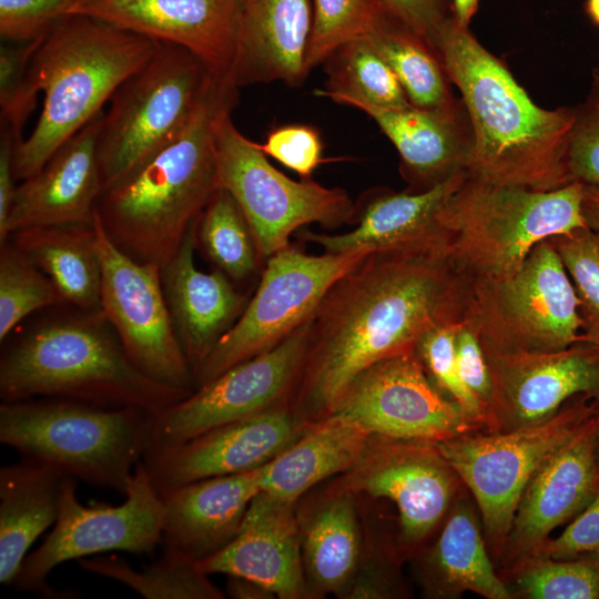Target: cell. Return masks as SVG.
<instances>
[{"label":"cell","mask_w":599,"mask_h":599,"mask_svg":"<svg viewBox=\"0 0 599 599\" xmlns=\"http://www.w3.org/2000/svg\"><path fill=\"white\" fill-rule=\"evenodd\" d=\"M378 1L390 13L420 35L434 52L440 33L455 18L451 0Z\"/></svg>","instance_id":"obj_50"},{"label":"cell","mask_w":599,"mask_h":599,"mask_svg":"<svg viewBox=\"0 0 599 599\" xmlns=\"http://www.w3.org/2000/svg\"><path fill=\"white\" fill-rule=\"evenodd\" d=\"M215 77L191 51L160 42L115 90L103 114L98 139L103 186L176 136Z\"/></svg>","instance_id":"obj_9"},{"label":"cell","mask_w":599,"mask_h":599,"mask_svg":"<svg viewBox=\"0 0 599 599\" xmlns=\"http://www.w3.org/2000/svg\"><path fill=\"white\" fill-rule=\"evenodd\" d=\"M19 143L12 130L0 124V244L7 240V224L18 187L14 152Z\"/></svg>","instance_id":"obj_51"},{"label":"cell","mask_w":599,"mask_h":599,"mask_svg":"<svg viewBox=\"0 0 599 599\" xmlns=\"http://www.w3.org/2000/svg\"><path fill=\"white\" fill-rule=\"evenodd\" d=\"M103 114V111L98 113L63 142L34 174L18 184L7 240L24 227L93 222L103 187L98 156Z\"/></svg>","instance_id":"obj_22"},{"label":"cell","mask_w":599,"mask_h":599,"mask_svg":"<svg viewBox=\"0 0 599 599\" xmlns=\"http://www.w3.org/2000/svg\"><path fill=\"white\" fill-rule=\"evenodd\" d=\"M296 505L260 491L223 549L199 561L209 573L255 581L281 599H309Z\"/></svg>","instance_id":"obj_23"},{"label":"cell","mask_w":599,"mask_h":599,"mask_svg":"<svg viewBox=\"0 0 599 599\" xmlns=\"http://www.w3.org/2000/svg\"><path fill=\"white\" fill-rule=\"evenodd\" d=\"M75 483L64 479L58 519L23 560L13 583L17 589L59 597L47 582L59 565L114 550L150 555L162 542L163 504L142 461L120 505L85 506L78 499Z\"/></svg>","instance_id":"obj_13"},{"label":"cell","mask_w":599,"mask_h":599,"mask_svg":"<svg viewBox=\"0 0 599 599\" xmlns=\"http://www.w3.org/2000/svg\"><path fill=\"white\" fill-rule=\"evenodd\" d=\"M365 39L394 71L414 106L467 116L434 50L402 20L386 10Z\"/></svg>","instance_id":"obj_34"},{"label":"cell","mask_w":599,"mask_h":599,"mask_svg":"<svg viewBox=\"0 0 599 599\" xmlns=\"http://www.w3.org/2000/svg\"><path fill=\"white\" fill-rule=\"evenodd\" d=\"M80 0H0L3 41H30L44 35L60 20L75 13Z\"/></svg>","instance_id":"obj_46"},{"label":"cell","mask_w":599,"mask_h":599,"mask_svg":"<svg viewBox=\"0 0 599 599\" xmlns=\"http://www.w3.org/2000/svg\"><path fill=\"white\" fill-rule=\"evenodd\" d=\"M593 413L595 397L579 395L538 424L436 444L476 502L494 560L501 562L517 506L536 469Z\"/></svg>","instance_id":"obj_10"},{"label":"cell","mask_w":599,"mask_h":599,"mask_svg":"<svg viewBox=\"0 0 599 599\" xmlns=\"http://www.w3.org/2000/svg\"><path fill=\"white\" fill-rule=\"evenodd\" d=\"M311 321L275 347L230 367L154 416L146 453L183 444L286 400L305 357Z\"/></svg>","instance_id":"obj_17"},{"label":"cell","mask_w":599,"mask_h":599,"mask_svg":"<svg viewBox=\"0 0 599 599\" xmlns=\"http://www.w3.org/2000/svg\"><path fill=\"white\" fill-rule=\"evenodd\" d=\"M599 489L596 418L592 416L549 454L517 506L501 558L506 569L534 554L559 526L573 519Z\"/></svg>","instance_id":"obj_20"},{"label":"cell","mask_w":599,"mask_h":599,"mask_svg":"<svg viewBox=\"0 0 599 599\" xmlns=\"http://www.w3.org/2000/svg\"><path fill=\"white\" fill-rule=\"evenodd\" d=\"M159 43L85 14H71L55 23L42 37L30 65L43 105L31 134L16 148L17 180L34 174L63 142L103 111Z\"/></svg>","instance_id":"obj_5"},{"label":"cell","mask_w":599,"mask_h":599,"mask_svg":"<svg viewBox=\"0 0 599 599\" xmlns=\"http://www.w3.org/2000/svg\"><path fill=\"white\" fill-rule=\"evenodd\" d=\"M339 480L357 496L386 498L396 506L402 557L420 552L464 487L436 444L378 436H370Z\"/></svg>","instance_id":"obj_16"},{"label":"cell","mask_w":599,"mask_h":599,"mask_svg":"<svg viewBox=\"0 0 599 599\" xmlns=\"http://www.w3.org/2000/svg\"><path fill=\"white\" fill-rule=\"evenodd\" d=\"M435 52L469 119L468 176L538 191L573 182L568 167L573 108L538 106L456 17L440 33Z\"/></svg>","instance_id":"obj_2"},{"label":"cell","mask_w":599,"mask_h":599,"mask_svg":"<svg viewBox=\"0 0 599 599\" xmlns=\"http://www.w3.org/2000/svg\"><path fill=\"white\" fill-rule=\"evenodd\" d=\"M581 211L587 227L599 234V187L583 184Z\"/></svg>","instance_id":"obj_53"},{"label":"cell","mask_w":599,"mask_h":599,"mask_svg":"<svg viewBox=\"0 0 599 599\" xmlns=\"http://www.w3.org/2000/svg\"><path fill=\"white\" fill-rule=\"evenodd\" d=\"M312 27L305 71L323 63L339 47L365 38L387 10L378 0H309Z\"/></svg>","instance_id":"obj_40"},{"label":"cell","mask_w":599,"mask_h":599,"mask_svg":"<svg viewBox=\"0 0 599 599\" xmlns=\"http://www.w3.org/2000/svg\"><path fill=\"white\" fill-rule=\"evenodd\" d=\"M42 37L4 41L0 48V124L8 125L20 142L22 129L35 106L38 91L31 80L30 65Z\"/></svg>","instance_id":"obj_43"},{"label":"cell","mask_w":599,"mask_h":599,"mask_svg":"<svg viewBox=\"0 0 599 599\" xmlns=\"http://www.w3.org/2000/svg\"><path fill=\"white\" fill-rule=\"evenodd\" d=\"M460 319L429 329L418 342L416 352L435 385L464 410L481 432L486 429L483 405L465 387L456 362L455 336Z\"/></svg>","instance_id":"obj_42"},{"label":"cell","mask_w":599,"mask_h":599,"mask_svg":"<svg viewBox=\"0 0 599 599\" xmlns=\"http://www.w3.org/2000/svg\"><path fill=\"white\" fill-rule=\"evenodd\" d=\"M65 304L59 290L9 240L0 244V341L30 314Z\"/></svg>","instance_id":"obj_39"},{"label":"cell","mask_w":599,"mask_h":599,"mask_svg":"<svg viewBox=\"0 0 599 599\" xmlns=\"http://www.w3.org/2000/svg\"><path fill=\"white\" fill-rule=\"evenodd\" d=\"M101 261L100 311L130 361L153 380L187 393L194 376L164 297L161 267L120 251L93 220Z\"/></svg>","instance_id":"obj_14"},{"label":"cell","mask_w":599,"mask_h":599,"mask_svg":"<svg viewBox=\"0 0 599 599\" xmlns=\"http://www.w3.org/2000/svg\"><path fill=\"white\" fill-rule=\"evenodd\" d=\"M264 466L196 480L162 495V542L197 561L223 549L237 535L251 501L261 491Z\"/></svg>","instance_id":"obj_26"},{"label":"cell","mask_w":599,"mask_h":599,"mask_svg":"<svg viewBox=\"0 0 599 599\" xmlns=\"http://www.w3.org/2000/svg\"><path fill=\"white\" fill-rule=\"evenodd\" d=\"M74 14H85L182 47L216 75H230L240 0H80Z\"/></svg>","instance_id":"obj_21"},{"label":"cell","mask_w":599,"mask_h":599,"mask_svg":"<svg viewBox=\"0 0 599 599\" xmlns=\"http://www.w3.org/2000/svg\"><path fill=\"white\" fill-rule=\"evenodd\" d=\"M571 280L581 319V341L599 352V234L589 227L549 238Z\"/></svg>","instance_id":"obj_41"},{"label":"cell","mask_w":599,"mask_h":599,"mask_svg":"<svg viewBox=\"0 0 599 599\" xmlns=\"http://www.w3.org/2000/svg\"><path fill=\"white\" fill-rule=\"evenodd\" d=\"M583 184L538 191L466 175L441 209L443 256L464 284L514 274L531 250L587 227Z\"/></svg>","instance_id":"obj_6"},{"label":"cell","mask_w":599,"mask_h":599,"mask_svg":"<svg viewBox=\"0 0 599 599\" xmlns=\"http://www.w3.org/2000/svg\"><path fill=\"white\" fill-rule=\"evenodd\" d=\"M456 362L460 378L468 392L486 412L491 399V378L484 348L476 333L460 319L455 336Z\"/></svg>","instance_id":"obj_49"},{"label":"cell","mask_w":599,"mask_h":599,"mask_svg":"<svg viewBox=\"0 0 599 599\" xmlns=\"http://www.w3.org/2000/svg\"><path fill=\"white\" fill-rule=\"evenodd\" d=\"M461 171L423 191L384 192L372 199L357 226L342 234L305 231L302 237L327 253L419 252L443 255L439 213L466 177Z\"/></svg>","instance_id":"obj_24"},{"label":"cell","mask_w":599,"mask_h":599,"mask_svg":"<svg viewBox=\"0 0 599 599\" xmlns=\"http://www.w3.org/2000/svg\"><path fill=\"white\" fill-rule=\"evenodd\" d=\"M79 565L84 571L121 582L146 599L225 598L197 560L169 545L141 570L115 555L87 557Z\"/></svg>","instance_id":"obj_35"},{"label":"cell","mask_w":599,"mask_h":599,"mask_svg":"<svg viewBox=\"0 0 599 599\" xmlns=\"http://www.w3.org/2000/svg\"><path fill=\"white\" fill-rule=\"evenodd\" d=\"M196 247L233 281L257 270L261 260L251 227L233 196L219 187L196 221Z\"/></svg>","instance_id":"obj_37"},{"label":"cell","mask_w":599,"mask_h":599,"mask_svg":"<svg viewBox=\"0 0 599 599\" xmlns=\"http://www.w3.org/2000/svg\"><path fill=\"white\" fill-rule=\"evenodd\" d=\"M8 240L51 278L65 304L100 311L102 273L93 222L24 227Z\"/></svg>","instance_id":"obj_33"},{"label":"cell","mask_w":599,"mask_h":599,"mask_svg":"<svg viewBox=\"0 0 599 599\" xmlns=\"http://www.w3.org/2000/svg\"><path fill=\"white\" fill-rule=\"evenodd\" d=\"M215 155L219 187L243 212L261 258L290 246V236L306 224L332 229L355 216V206L342 189L325 187L311 179L294 181L275 169L257 143L237 130L231 111L217 120Z\"/></svg>","instance_id":"obj_11"},{"label":"cell","mask_w":599,"mask_h":599,"mask_svg":"<svg viewBox=\"0 0 599 599\" xmlns=\"http://www.w3.org/2000/svg\"><path fill=\"white\" fill-rule=\"evenodd\" d=\"M57 468L22 458L0 468V582L13 586L33 542L58 519L62 484Z\"/></svg>","instance_id":"obj_31"},{"label":"cell","mask_w":599,"mask_h":599,"mask_svg":"<svg viewBox=\"0 0 599 599\" xmlns=\"http://www.w3.org/2000/svg\"><path fill=\"white\" fill-rule=\"evenodd\" d=\"M534 554L554 559L599 556V489L559 536L549 537Z\"/></svg>","instance_id":"obj_48"},{"label":"cell","mask_w":599,"mask_h":599,"mask_svg":"<svg viewBox=\"0 0 599 599\" xmlns=\"http://www.w3.org/2000/svg\"><path fill=\"white\" fill-rule=\"evenodd\" d=\"M304 429L286 399L183 444L146 453L142 463L162 496L196 480L260 468L288 447Z\"/></svg>","instance_id":"obj_19"},{"label":"cell","mask_w":599,"mask_h":599,"mask_svg":"<svg viewBox=\"0 0 599 599\" xmlns=\"http://www.w3.org/2000/svg\"><path fill=\"white\" fill-rule=\"evenodd\" d=\"M370 435L356 424L331 414L302 434L264 466L261 491L297 504L308 490L347 473L361 458Z\"/></svg>","instance_id":"obj_32"},{"label":"cell","mask_w":599,"mask_h":599,"mask_svg":"<svg viewBox=\"0 0 599 599\" xmlns=\"http://www.w3.org/2000/svg\"><path fill=\"white\" fill-rule=\"evenodd\" d=\"M227 596L236 599H273L275 595L264 586L241 577H229Z\"/></svg>","instance_id":"obj_52"},{"label":"cell","mask_w":599,"mask_h":599,"mask_svg":"<svg viewBox=\"0 0 599 599\" xmlns=\"http://www.w3.org/2000/svg\"><path fill=\"white\" fill-rule=\"evenodd\" d=\"M370 436L437 444L481 432L432 380L416 349L359 373L333 413Z\"/></svg>","instance_id":"obj_15"},{"label":"cell","mask_w":599,"mask_h":599,"mask_svg":"<svg viewBox=\"0 0 599 599\" xmlns=\"http://www.w3.org/2000/svg\"><path fill=\"white\" fill-rule=\"evenodd\" d=\"M586 12L592 22L599 27V0H587Z\"/></svg>","instance_id":"obj_55"},{"label":"cell","mask_w":599,"mask_h":599,"mask_svg":"<svg viewBox=\"0 0 599 599\" xmlns=\"http://www.w3.org/2000/svg\"><path fill=\"white\" fill-rule=\"evenodd\" d=\"M595 418H596V446L599 457V396L595 398Z\"/></svg>","instance_id":"obj_56"},{"label":"cell","mask_w":599,"mask_h":599,"mask_svg":"<svg viewBox=\"0 0 599 599\" xmlns=\"http://www.w3.org/2000/svg\"><path fill=\"white\" fill-rule=\"evenodd\" d=\"M402 555L396 541L369 540L364 534L358 568L345 599H389L407 591L399 569Z\"/></svg>","instance_id":"obj_44"},{"label":"cell","mask_w":599,"mask_h":599,"mask_svg":"<svg viewBox=\"0 0 599 599\" xmlns=\"http://www.w3.org/2000/svg\"><path fill=\"white\" fill-rule=\"evenodd\" d=\"M190 394L136 368L101 311L45 319L7 345L0 357L2 402L54 397L135 406L156 416Z\"/></svg>","instance_id":"obj_4"},{"label":"cell","mask_w":599,"mask_h":599,"mask_svg":"<svg viewBox=\"0 0 599 599\" xmlns=\"http://www.w3.org/2000/svg\"><path fill=\"white\" fill-rule=\"evenodd\" d=\"M237 90L230 75H216L176 136L103 186L97 217L131 258L164 266L219 189L215 128L236 105Z\"/></svg>","instance_id":"obj_3"},{"label":"cell","mask_w":599,"mask_h":599,"mask_svg":"<svg viewBox=\"0 0 599 599\" xmlns=\"http://www.w3.org/2000/svg\"><path fill=\"white\" fill-rule=\"evenodd\" d=\"M465 284L444 256L374 252L327 292L312 321L288 395L307 426L331 415L353 379L373 364L415 351L432 328L461 318Z\"/></svg>","instance_id":"obj_1"},{"label":"cell","mask_w":599,"mask_h":599,"mask_svg":"<svg viewBox=\"0 0 599 599\" xmlns=\"http://www.w3.org/2000/svg\"><path fill=\"white\" fill-rule=\"evenodd\" d=\"M154 416L135 406L54 397L2 402L0 443L75 480L125 495L148 450Z\"/></svg>","instance_id":"obj_7"},{"label":"cell","mask_w":599,"mask_h":599,"mask_svg":"<svg viewBox=\"0 0 599 599\" xmlns=\"http://www.w3.org/2000/svg\"><path fill=\"white\" fill-rule=\"evenodd\" d=\"M195 227L196 222L175 255L161 267L166 305L193 376L246 306L223 272L205 273L196 267Z\"/></svg>","instance_id":"obj_25"},{"label":"cell","mask_w":599,"mask_h":599,"mask_svg":"<svg viewBox=\"0 0 599 599\" xmlns=\"http://www.w3.org/2000/svg\"><path fill=\"white\" fill-rule=\"evenodd\" d=\"M354 108L369 115L392 141L402 160L404 177L415 191L427 190L465 171L471 145L468 115L455 118L418 109Z\"/></svg>","instance_id":"obj_30"},{"label":"cell","mask_w":599,"mask_h":599,"mask_svg":"<svg viewBox=\"0 0 599 599\" xmlns=\"http://www.w3.org/2000/svg\"><path fill=\"white\" fill-rule=\"evenodd\" d=\"M357 495L337 480L296 506L303 568L311 598L345 599L359 565L364 532Z\"/></svg>","instance_id":"obj_29"},{"label":"cell","mask_w":599,"mask_h":599,"mask_svg":"<svg viewBox=\"0 0 599 599\" xmlns=\"http://www.w3.org/2000/svg\"><path fill=\"white\" fill-rule=\"evenodd\" d=\"M500 576L512 598L599 599V556L554 559L534 554Z\"/></svg>","instance_id":"obj_38"},{"label":"cell","mask_w":599,"mask_h":599,"mask_svg":"<svg viewBox=\"0 0 599 599\" xmlns=\"http://www.w3.org/2000/svg\"><path fill=\"white\" fill-rule=\"evenodd\" d=\"M260 150L284 166L311 179L314 170L324 160L323 145L317 131L306 125H285L273 130Z\"/></svg>","instance_id":"obj_47"},{"label":"cell","mask_w":599,"mask_h":599,"mask_svg":"<svg viewBox=\"0 0 599 599\" xmlns=\"http://www.w3.org/2000/svg\"><path fill=\"white\" fill-rule=\"evenodd\" d=\"M451 3L457 21L465 27H469L478 9L479 0H451Z\"/></svg>","instance_id":"obj_54"},{"label":"cell","mask_w":599,"mask_h":599,"mask_svg":"<svg viewBox=\"0 0 599 599\" xmlns=\"http://www.w3.org/2000/svg\"><path fill=\"white\" fill-rule=\"evenodd\" d=\"M416 577L427 598L456 599L466 591L486 599L512 598L495 568L478 508L465 486L435 542L419 554Z\"/></svg>","instance_id":"obj_28"},{"label":"cell","mask_w":599,"mask_h":599,"mask_svg":"<svg viewBox=\"0 0 599 599\" xmlns=\"http://www.w3.org/2000/svg\"><path fill=\"white\" fill-rule=\"evenodd\" d=\"M325 62L328 80L324 89L315 91L316 95L351 106L413 105L394 71L365 38L339 47Z\"/></svg>","instance_id":"obj_36"},{"label":"cell","mask_w":599,"mask_h":599,"mask_svg":"<svg viewBox=\"0 0 599 599\" xmlns=\"http://www.w3.org/2000/svg\"><path fill=\"white\" fill-rule=\"evenodd\" d=\"M573 111L569 172L573 182L599 187V68L592 70L589 91Z\"/></svg>","instance_id":"obj_45"},{"label":"cell","mask_w":599,"mask_h":599,"mask_svg":"<svg viewBox=\"0 0 599 599\" xmlns=\"http://www.w3.org/2000/svg\"><path fill=\"white\" fill-rule=\"evenodd\" d=\"M484 353L493 387L485 432L535 425L576 396H599V352L583 341L552 352Z\"/></svg>","instance_id":"obj_18"},{"label":"cell","mask_w":599,"mask_h":599,"mask_svg":"<svg viewBox=\"0 0 599 599\" xmlns=\"http://www.w3.org/2000/svg\"><path fill=\"white\" fill-rule=\"evenodd\" d=\"M312 27L309 0H240L230 77L240 88L282 81L300 85Z\"/></svg>","instance_id":"obj_27"},{"label":"cell","mask_w":599,"mask_h":599,"mask_svg":"<svg viewBox=\"0 0 599 599\" xmlns=\"http://www.w3.org/2000/svg\"><path fill=\"white\" fill-rule=\"evenodd\" d=\"M369 253L311 255L287 246L270 256L253 298L197 369L195 388L270 351L311 321L329 288Z\"/></svg>","instance_id":"obj_12"},{"label":"cell","mask_w":599,"mask_h":599,"mask_svg":"<svg viewBox=\"0 0 599 599\" xmlns=\"http://www.w3.org/2000/svg\"><path fill=\"white\" fill-rule=\"evenodd\" d=\"M460 319L489 352H552L581 341L578 298L549 240L514 274L465 284Z\"/></svg>","instance_id":"obj_8"}]
</instances>
